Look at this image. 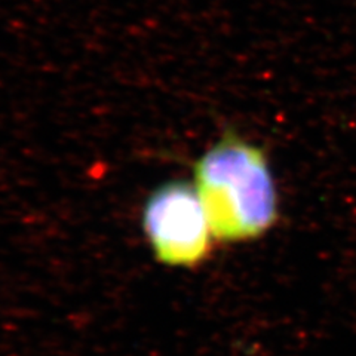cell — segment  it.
Returning <instances> with one entry per match:
<instances>
[{
    "label": "cell",
    "mask_w": 356,
    "mask_h": 356,
    "mask_svg": "<svg viewBox=\"0 0 356 356\" xmlns=\"http://www.w3.org/2000/svg\"><path fill=\"white\" fill-rule=\"evenodd\" d=\"M141 227L156 261L193 269L208 259L216 241L193 183L170 180L144 200Z\"/></svg>",
    "instance_id": "cell-2"
},
{
    "label": "cell",
    "mask_w": 356,
    "mask_h": 356,
    "mask_svg": "<svg viewBox=\"0 0 356 356\" xmlns=\"http://www.w3.org/2000/svg\"><path fill=\"white\" fill-rule=\"evenodd\" d=\"M192 183L218 242L259 239L280 216L269 161L259 146L235 132H225L199 156Z\"/></svg>",
    "instance_id": "cell-1"
}]
</instances>
